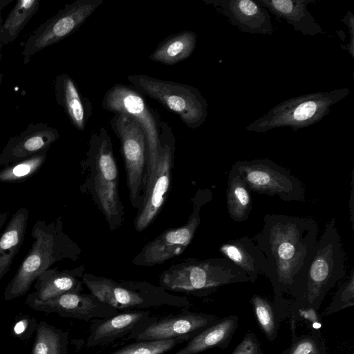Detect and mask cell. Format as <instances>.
<instances>
[{"mask_svg":"<svg viewBox=\"0 0 354 354\" xmlns=\"http://www.w3.org/2000/svg\"><path fill=\"white\" fill-rule=\"evenodd\" d=\"M3 23V21L2 17L1 15V12H0V31H1Z\"/></svg>","mask_w":354,"mask_h":354,"instance_id":"60d3db41","label":"cell"},{"mask_svg":"<svg viewBox=\"0 0 354 354\" xmlns=\"http://www.w3.org/2000/svg\"><path fill=\"white\" fill-rule=\"evenodd\" d=\"M197 35L183 31L165 40L149 56L154 62L174 64L188 58L194 52Z\"/></svg>","mask_w":354,"mask_h":354,"instance_id":"484cf974","label":"cell"},{"mask_svg":"<svg viewBox=\"0 0 354 354\" xmlns=\"http://www.w3.org/2000/svg\"><path fill=\"white\" fill-rule=\"evenodd\" d=\"M248 281L247 275L224 257L204 260L188 258L172 265L160 276L163 288L186 292L206 291Z\"/></svg>","mask_w":354,"mask_h":354,"instance_id":"5b68a950","label":"cell"},{"mask_svg":"<svg viewBox=\"0 0 354 354\" xmlns=\"http://www.w3.org/2000/svg\"><path fill=\"white\" fill-rule=\"evenodd\" d=\"M111 125L121 143L130 202L138 209L142 201L147 167L145 135L137 121L124 114H116Z\"/></svg>","mask_w":354,"mask_h":354,"instance_id":"8fae6325","label":"cell"},{"mask_svg":"<svg viewBox=\"0 0 354 354\" xmlns=\"http://www.w3.org/2000/svg\"><path fill=\"white\" fill-rule=\"evenodd\" d=\"M47 158L46 153L37 154L8 165L0 170V182L22 183L38 172Z\"/></svg>","mask_w":354,"mask_h":354,"instance_id":"f546056e","label":"cell"},{"mask_svg":"<svg viewBox=\"0 0 354 354\" xmlns=\"http://www.w3.org/2000/svg\"><path fill=\"white\" fill-rule=\"evenodd\" d=\"M348 28L350 40L346 47L344 48L348 50L351 57H354V16L351 11H347L346 15L342 19Z\"/></svg>","mask_w":354,"mask_h":354,"instance_id":"8d00e7d4","label":"cell"},{"mask_svg":"<svg viewBox=\"0 0 354 354\" xmlns=\"http://www.w3.org/2000/svg\"><path fill=\"white\" fill-rule=\"evenodd\" d=\"M342 244L335 221L332 218L325 226L317 241L313 259L305 279L308 301L313 304L344 274Z\"/></svg>","mask_w":354,"mask_h":354,"instance_id":"52a82bcc","label":"cell"},{"mask_svg":"<svg viewBox=\"0 0 354 354\" xmlns=\"http://www.w3.org/2000/svg\"><path fill=\"white\" fill-rule=\"evenodd\" d=\"M226 204L228 214L234 222H243L249 217L252 209L251 191L232 165L227 178Z\"/></svg>","mask_w":354,"mask_h":354,"instance_id":"d4e9b609","label":"cell"},{"mask_svg":"<svg viewBox=\"0 0 354 354\" xmlns=\"http://www.w3.org/2000/svg\"><path fill=\"white\" fill-rule=\"evenodd\" d=\"M207 319L197 314H189L163 319L149 325L138 334L142 340H160L180 338L207 324Z\"/></svg>","mask_w":354,"mask_h":354,"instance_id":"7402d4cb","label":"cell"},{"mask_svg":"<svg viewBox=\"0 0 354 354\" xmlns=\"http://www.w3.org/2000/svg\"><path fill=\"white\" fill-rule=\"evenodd\" d=\"M31 354H66L67 333L44 321L37 323Z\"/></svg>","mask_w":354,"mask_h":354,"instance_id":"f1b7e54d","label":"cell"},{"mask_svg":"<svg viewBox=\"0 0 354 354\" xmlns=\"http://www.w3.org/2000/svg\"><path fill=\"white\" fill-rule=\"evenodd\" d=\"M338 301L344 308L353 305L354 299V270H351L348 280L340 288L337 292Z\"/></svg>","mask_w":354,"mask_h":354,"instance_id":"836d02e7","label":"cell"},{"mask_svg":"<svg viewBox=\"0 0 354 354\" xmlns=\"http://www.w3.org/2000/svg\"><path fill=\"white\" fill-rule=\"evenodd\" d=\"M55 99L68 115L71 124L83 131L86 122L84 100L73 80L66 73L59 74L54 83Z\"/></svg>","mask_w":354,"mask_h":354,"instance_id":"603a6c76","label":"cell"},{"mask_svg":"<svg viewBox=\"0 0 354 354\" xmlns=\"http://www.w3.org/2000/svg\"><path fill=\"white\" fill-rule=\"evenodd\" d=\"M3 79V75L0 73V86L2 84Z\"/></svg>","mask_w":354,"mask_h":354,"instance_id":"b9f144b4","label":"cell"},{"mask_svg":"<svg viewBox=\"0 0 354 354\" xmlns=\"http://www.w3.org/2000/svg\"><path fill=\"white\" fill-rule=\"evenodd\" d=\"M28 217V209L20 207L12 214L0 235V281L9 270L23 244Z\"/></svg>","mask_w":354,"mask_h":354,"instance_id":"44dd1931","label":"cell"},{"mask_svg":"<svg viewBox=\"0 0 354 354\" xmlns=\"http://www.w3.org/2000/svg\"><path fill=\"white\" fill-rule=\"evenodd\" d=\"M351 93L348 88L316 92L287 99L245 127L255 133H266L279 127H290L294 132L318 123L330 111V107Z\"/></svg>","mask_w":354,"mask_h":354,"instance_id":"277c9868","label":"cell"},{"mask_svg":"<svg viewBox=\"0 0 354 354\" xmlns=\"http://www.w3.org/2000/svg\"><path fill=\"white\" fill-rule=\"evenodd\" d=\"M102 2V0H77L66 4L53 17L40 24L24 44L21 53L24 64H28L38 52L74 32Z\"/></svg>","mask_w":354,"mask_h":354,"instance_id":"7c38bea8","label":"cell"},{"mask_svg":"<svg viewBox=\"0 0 354 354\" xmlns=\"http://www.w3.org/2000/svg\"><path fill=\"white\" fill-rule=\"evenodd\" d=\"M2 47H3V46L0 44V62H1V58H2V53H1Z\"/></svg>","mask_w":354,"mask_h":354,"instance_id":"7bdbcfd3","label":"cell"},{"mask_svg":"<svg viewBox=\"0 0 354 354\" xmlns=\"http://www.w3.org/2000/svg\"><path fill=\"white\" fill-rule=\"evenodd\" d=\"M180 342V338L150 340L127 345L109 354H163Z\"/></svg>","mask_w":354,"mask_h":354,"instance_id":"4dcf8cb0","label":"cell"},{"mask_svg":"<svg viewBox=\"0 0 354 354\" xmlns=\"http://www.w3.org/2000/svg\"><path fill=\"white\" fill-rule=\"evenodd\" d=\"M225 16L242 32L271 35L273 25L269 11L257 0H204Z\"/></svg>","mask_w":354,"mask_h":354,"instance_id":"9a60e30c","label":"cell"},{"mask_svg":"<svg viewBox=\"0 0 354 354\" xmlns=\"http://www.w3.org/2000/svg\"><path fill=\"white\" fill-rule=\"evenodd\" d=\"M232 354H258V344L253 337L247 335Z\"/></svg>","mask_w":354,"mask_h":354,"instance_id":"d590c367","label":"cell"},{"mask_svg":"<svg viewBox=\"0 0 354 354\" xmlns=\"http://www.w3.org/2000/svg\"><path fill=\"white\" fill-rule=\"evenodd\" d=\"M11 2L12 0H0V12Z\"/></svg>","mask_w":354,"mask_h":354,"instance_id":"ab89813d","label":"cell"},{"mask_svg":"<svg viewBox=\"0 0 354 354\" xmlns=\"http://www.w3.org/2000/svg\"><path fill=\"white\" fill-rule=\"evenodd\" d=\"M83 271V267L64 270L48 269L35 280V291L28 295L26 303L48 301L66 292H80L83 282L79 278L82 277Z\"/></svg>","mask_w":354,"mask_h":354,"instance_id":"2e32d148","label":"cell"},{"mask_svg":"<svg viewBox=\"0 0 354 354\" xmlns=\"http://www.w3.org/2000/svg\"><path fill=\"white\" fill-rule=\"evenodd\" d=\"M9 212H4L2 213H0V231L5 224L7 218H8Z\"/></svg>","mask_w":354,"mask_h":354,"instance_id":"f35d334b","label":"cell"},{"mask_svg":"<svg viewBox=\"0 0 354 354\" xmlns=\"http://www.w3.org/2000/svg\"><path fill=\"white\" fill-rule=\"evenodd\" d=\"M99 300L93 295H84L80 292H71L62 294L45 301H31L26 303L33 310L55 313L61 317H73L88 320L97 315Z\"/></svg>","mask_w":354,"mask_h":354,"instance_id":"ac0fdd59","label":"cell"},{"mask_svg":"<svg viewBox=\"0 0 354 354\" xmlns=\"http://www.w3.org/2000/svg\"><path fill=\"white\" fill-rule=\"evenodd\" d=\"M252 303L260 326L271 339L275 331V323L270 305L264 298L258 295L252 297Z\"/></svg>","mask_w":354,"mask_h":354,"instance_id":"1f68e13d","label":"cell"},{"mask_svg":"<svg viewBox=\"0 0 354 354\" xmlns=\"http://www.w3.org/2000/svg\"><path fill=\"white\" fill-rule=\"evenodd\" d=\"M220 252L254 282L260 272H266L267 260L254 240L249 236L229 240L219 247Z\"/></svg>","mask_w":354,"mask_h":354,"instance_id":"e0dca14e","label":"cell"},{"mask_svg":"<svg viewBox=\"0 0 354 354\" xmlns=\"http://www.w3.org/2000/svg\"><path fill=\"white\" fill-rule=\"evenodd\" d=\"M146 312H133L112 317L97 325L88 339V346L112 342L129 333L149 315Z\"/></svg>","mask_w":354,"mask_h":354,"instance_id":"cb8c5ba5","label":"cell"},{"mask_svg":"<svg viewBox=\"0 0 354 354\" xmlns=\"http://www.w3.org/2000/svg\"><path fill=\"white\" fill-rule=\"evenodd\" d=\"M128 80L142 93L176 113L189 128L196 129L207 116V103L200 91L189 85L132 75Z\"/></svg>","mask_w":354,"mask_h":354,"instance_id":"8992f818","label":"cell"},{"mask_svg":"<svg viewBox=\"0 0 354 354\" xmlns=\"http://www.w3.org/2000/svg\"><path fill=\"white\" fill-rule=\"evenodd\" d=\"M232 166L251 192L277 196L285 202L305 200V189L301 182L285 167L269 158L239 160Z\"/></svg>","mask_w":354,"mask_h":354,"instance_id":"ba28073f","label":"cell"},{"mask_svg":"<svg viewBox=\"0 0 354 354\" xmlns=\"http://www.w3.org/2000/svg\"><path fill=\"white\" fill-rule=\"evenodd\" d=\"M37 322L28 315L19 317L12 327V335L22 341L28 340L35 331Z\"/></svg>","mask_w":354,"mask_h":354,"instance_id":"d6a6232c","label":"cell"},{"mask_svg":"<svg viewBox=\"0 0 354 354\" xmlns=\"http://www.w3.org/2000/svg\"><path fill=\"white\" fill-rule=\"evenodd\" d=\"M318 227L310 217L266 214L252 239L267 260L266 274L278 288L305 282L317 243Z\"/></svg>","mask_w":354,"mask_h":354,"instance_id":"6da1fadb","label":"cell"},{"mask_svg":"<svg viewBox=\"0 0 354 354\" xmlns=\"http://www.w3.org/2000/svg\"><path fill=\"white\" fill-rule=\"evenodd\" d=\"M290 354H319V349L314 340L305 338L293 346Z\"/></svg>","mask_w":354,"mask_h":354,"instance_id":"e575fe53","label":"cell"},{"mask_svg":"<svg viewBox=\"0 0 354 354\" xmlns=\"http://www.w3.org/2000/svg\"><path fill=\"white\" fill-rule=\"evenodd\" d=\"M277 18L285 19L296 31L304 35L314 36L324 33L307 9L308 4L315 0H257Z\"/></svg>","mask_w":354,"mask_h":354,"instance_id":"d6986e66","label":"cell"},{"mask_svg":"<svg viewBox=\"0 0 354 354\" xmlns=\"http://www.w3.org/2000/svg\"><path fill=\"white\" fill-rule=\"evenodd\" d=\"M88 174L82 192L89 193L111 230L124 221V208L119 194L118 170L109 135L102 127L92 136L86 158L82 163Z\"/></svg>","mask_w":354,"mask_h":354,"instance_id":"3957f363","label":"cell"},{"mask_svg":"<svg viewBox=\"0 0 354 354\" xmlns=\"http://www.w3.org/2000/svg\"><path fill=\"white\" fill-rule=\"evenodd\" d=\"M234 328L235 321L232 318L223 320L196 336L174 354H197L217 346L229 337Z\"/></svg>","mask_w":354,"mask_h":354,"instance_id":"83f0119b","label":"cell"},{"mask_svg":"<svg viewBox=\"0 0 354 354\" xmlns=\"http://www.w3.org/2000/svg\"><path fill=\"white\" fill-rule=\"evenodd\" d=\"M353 183H354V179H353V170L352 171V180H351V196H350V198H349V201H348V207H349V210H350V220H351V222L352 223V228L353 229V223H354V221H353V212H354V209H353V207H354V204H353V197H354V194H353V192H354V185H353Z\"/></svg>","mask_w":354,"mask_h":354,"instance_id":"74e56055","label":"cell"},{"mask_svg":"<svg viewBox=\"0 0 354 354\" xmlns=\"http://www.w3.org/2000/svg\"><path fill=\"white\" fill-rule=\"evenodd\" d=\"M102 107L116 114H124L137 121L141 126L147 142V167L143 192L152 176L160 148V137L154 116L142 97L131 88L116 84L105 94Z\"/></svg>","mask_w":354,"mask_h":354,"instance_id":"9c48e42d","label":"cell"},{"mask_svg":"<svg viewBox=\"0 0 354 354\" xmlns=\"http://www.w3.org/2000/svg\"><path fill=\"white\" fill-rule=\"evenodd\" d=\"M34 239L28 253L4 291V299L10 301L26 295L32 283L51 266L64 259L76 260L80 250L64 232L62 217L53 222L38 220L33 225Z\"/></svg>","mask_w":354,"mask_h":354,"instance_id":"7a4b0ae2","label":"cell"},{"mask_svg":"<svg viewBox=\"0 0 354 354\" xmlns=\"http://www.w3.org/2000/svg\"><path fill=\"white\" fill-rule=\"evenodd\" d=\"M82 282L95 297L109 306L122 309L141 306L145 299L140 293L111 279L85 273Z\"/></svg>","mask_w":354,"mask_h":354,"instance_id":"ffe728a7","label":"cell"},{"mask_svg":"<svg viewBox=\"0 0 354 354\" xmlns=\"http://www.w3.org/2000/svg\"><path fill=\"white\" fill-rule=\"evenodd\" d=\"M174 145L160 138V148L155 171L142 194L140 207L133 221L135 230L142 232L155 220L169 192L174 160Z\"/></svg>","mask_w":354,"mask_h":354,"instance_id":"4fadbf2b","label":"cell"},{"mask_svg":"<svg viewBox=\"0 0 354 354\" xmlns=\"http://www.w3.org/2000/svg\"><path fill=\"white\" fill-rule=\"evenodd\" d=\"M59 137L57 129L46 123L31 122L19 135L9 138L0 153V166L45 153Z\"/></svg>","mask_w":354,"mask_h":354,"instance_id":"5bb4252c","label":"cell"},{"mask_svg":"<svg viewBox=\"0 0 354 354\" xmlns=\"http://www.w3.org/2000/svg\"><path fill=\"white\" fill-rule=\"evenodd\" d=\"M39 0H19L3 21L0 31V44L15 41L39 8Z\"/></svg>","mask_w":354,"mask_h":354,"instance_id":"4316f807","label":"cell"},{"mask_svg":"<svg viewBox=\"0 0 354 354\" xmlns=\"http://www.w3.org/2000/svg\"><path fill=\"white\" fill-rule=\"evenodd\" d=\"M212 198L209 189H200L194 198L193 210L183 225L169 228L147 243L134 257L136 266L151 267L181 254L191 243L199 226L202 206Z\"/></svg>","mask_w":354,"mask_h":354,"instance_id":"30bf717a","label":"cell"}]
</instances>
